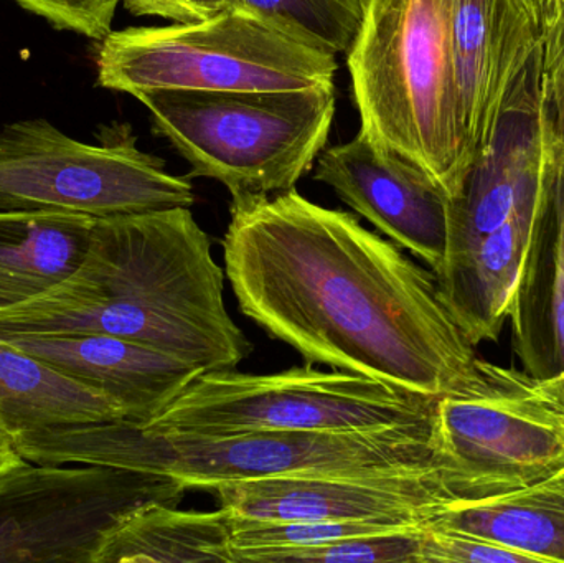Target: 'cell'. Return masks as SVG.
<instances>
[{"instance_id": "cell-4", "label": "cell", "mask_w": 564, "mask_h": 563, "mask_svg": "<svg viewBox=\"0 0 564 563\" xmlns=\"http://www.w3.org/2000/svg\"><path fill=\"white\" fill-rule=\"evenodd\" d=\"M347 65L360 131L456 197L474 154L460 116L449 0H368Z\"/></svg>"}, {"instance_id": "cell-21", "label": "cell", "mask_w": 564, "mask_h": 563, "mask_svg": "<svg viewBox=\"0 0 564 563\" xmlns=\"http://www.w3.org/2000/svg\"><path fill=\"white\" fill-rule=\"evenodd\" d=\"M231 535L234 522L225 509L151 505L109 532L95 563H235Z\"/></svg>"}, {"instance_id": "cell-16", "label": "cell", "mask_w": 564, "mask_h": 563, "mask_svg": "<svg viewBox=\"0 0 564 563\" xmlns=\"http://www.w3.org/2000/svg\"><path fill=\"white\" fill-rule=\"evenodd\" d=\"M527 372H564V154L550 174L509 316Z\"/></svg>"}, {"instance_id": "cell-25", "label": "cell", "mask_w": 564, "mask_h": 563, "mask_svg": "<svg viewBox=\"0 0 564 563\" xmlns=\"http://www.w3.org/2000/svg\"><path fill=\"white\" fill-rule=\"evenodd\" d=\"M23 9L45 19L58 30L88 39H105L111 32L116 9L121 0H13Z\"/></svg>"}, {"instance_id": "cell-28", "label": "cell", "mask_w": 564, "mask_h": 563, "mask_svg": "<svg viewBox=\"0 0 564 563\" xmlns=\"http://www.w3.org/2000/svg\"><path fill=\"white\" fill-rule=\"evenodd\" d=\"M563 3H564V0H563Z\"/></svg>"}, {"instance_id": "cell-3", "label": "cell", "mask_w": 564, "mask_h": 563, "mask_svg": "<svg viewBox=\"0 0 564 563\" xmlns=\"http://www.w3.org/2000/svg\"><path fill=\"white\" fill-rule=\"evenodd\" d=\"M36 465H98L158 473L187 489L292 476L388 475L437 468L433 420L371 432L159 433L124 422L13 435Z\"/></svg>"}, {"instance_id": "cell-23", "label": "cell", "mask_w": 564, "mask_h": 563, "mask_svg": "<svg viewBox=\"0 0 564 563\" xmlns=\"http://www.w3.org/2000/svg\"><path fill=\"white\" fill-rule=\"evenodd\" d=\"M424 526L325 544L240 552L235 563H420Z\"/></svg>"}, {"instance_id": "cell-18", "label": "cell", "mask_w": 564, "mask_h": 563, "mask_svg": "<svg viewBox=\"0 0 564 563\" xmlns=\"http://www.w3.org/2000/svg\"><path fill=\"white\" fill-rule=\"evenodd\" d=\"M426 526L489 539L536 563H564V466L506 495L447 502Z\"/></svg>"}, {"instance_id": "cell-11", "label": "cell", "mask_w": 564, "mask_h": 563, "mask_svg": "<svg viewBox=\"0 0 564 563\" xmlns=\"http://www.w3.org/2000/svg\"><path fill=\"white\" fill-rule=\"evenodd\" d=\"M449 32L460 116L476 159L507 112L542 91L545 29L532 0H449Z\"/></svg>"}, {"instance_id": "cell-24", "label": "cell", "mask_w": 564, "mask_h": 563, "mask_svg": "<svg viewBox=\"0 0 564 563\" xmlns=\"http://www.w3.org/2000/svg\"><path fill=\"white\" fill-rule=\"evenodd\" d=\"M420 563H536L516 549L467 532L424 524Z\"/></svg>"}, {"instance_id": "cell-8", "label": "cell", "mask_w": 564, "mask_h": 563, "mask_svg": "<svg viewBox=\"0 0 564 563\" xmlns=\"http://www.w3.org/2000/svg\"><path fill=\"white\" fill-rule=\"evenodd\" d=\"M434 397L360 373L307 364L276 373L207 370L158 419L159 433L371 432L431 422Z\"/></svg>"}, {"instance_id": "cell-2", "label": "cell", "mask_w": 564, "mask_h": 563, "mask_svg": "<svg viewBox=\"0 0 564 563\" xmlns=\"http://www.w3.org/2000/svg\"><path fill=\"white\" fill-rule=\"evenodd\" d=\"M225 277L191 208L98 218L78 268L0 310V334H105L205 370L235 369L253 346L225 306Z\"/></svg>"}, {"instance_id": "cell-19", "label": "cell", "mask_w": 564, "mask_h": 563, "mask_svg": "<svg viewBox=\"0 0 564 563\" xmlns=\"http://www.w3.org/2000/svg\"><path fill=\"white\" fill-rule=\"evenodd\" d=\"M96 218L0 210V310L56 286L82 263Z\"/></svg>"}, {"instance_id": "cell-20", "label": "cell", "mask_w": 564, "mask_h": 563, "mask_svg": "<svg viewBox=\"0 0 564 563\" xmlns=\"http://www.w3.org/2000/svg\"><path fill=\"white\" fill-rule=\"evenodd\" d=\"M0 420L17 435L82 423L121 422V409L105 393L0 336Z\"/></svg>"}, {"instance_id": "cell-26", "label": "cell", "mask_w": 564, "mask_h": 563, "mask_svg": "<svg viewBox=\"0 0 564 563\" xmlns=\"http://www.w3.org/2000/svg\"><path fill=\"white\" fill-rule=\"evenodd\" d=\"M135 17H159L174 23L202 22L231 9V0H121Z\"/></svg>"}, {"instance_id": "cell-9", "label": "cell", "mask_w": 564, "mask_h": 563, "mask_svg": "<svg viewBox=\"0 0 564 563\" xmlns=\"http://www.w3.org/2000/svg\"><path fill=\"white\" fill-rule=\"evenodd\" d=\"M99 144L69 138L45 119L0 129V210L55 212L109 218L195 202L191 175H175L158 155L138 148L131 126Z\"/></svg>"}, {"instance_id": "cell-6", "label": "cell", "mask_w": 564, "mask_h": 563, "mask_svg": "<svg viewBox=\"0 0 564 563\" xmlns=\"http://www.w3.org/2000/svg\"><path fill=\"white\" fill-rule=\"evenodd\" d=\"M98 85L112 91H295L334 83L325 52L248 12L225 10L202 22L111 30L96 50Z\"/></svg>"}, {"instance_id": "cell-12", "label": "cell", "mask_w": 564, "mask_h": 563, "mask_svg": "<svg viewBox=\"0 0 564 563\" xmlns=\"http://www.w3.org/2000/svg\"><path fill=\"white\" fill-rule=\"evenodd\" d=\"M231 518L424 526L454 496L440 469L388 475L292 476L212 489Z\"/></svg>"}, {"instance_id": "cell-14", "label": "cell", "mask_w": 564, "mask_h": 563, "mask_svg": "<svg viewBox=\"0 0 564 563\" xmlns=\"http://www.w3.org/2000/svg\"><path fill=\"white\" fill-rule=\"evenodd\" d=\"M563 154L564 138L543 86L535 98L507 112L489 148L474 159L459 194L451 198L446 260L502 227L542 188Z\"/></svg>"}, {"instance_id": "cell-22", "label": "cell", "mask_w": 564, "mask_h": 563, "mask_svg": "<svg viewBox=\"0 0 564 563\" xmlns=\"http://www.w3.org/2000/svg\"><path fill=\"white\" fill-rule=\"evenodd\" d=\"M368 0H231L325 52L347 53L364 22Z\"/></svg>"}, {"instance_id": "cell-15", "label": "cell", "mask_w": 564, "mask_h": 563, "mask_svg": "<svg viewBox=\"0 0 564 563\" xmlns=\"http://www.w3.org/2000/svg\"><path fill=\"white\" fill-rule=\"evenodd\" d=\"M3 337L115 400L124 422L135 426H148L207 372L171 354L105 334Z\"/></svg>"}, {"instance_id": "cell-10", "label": "cell", "mask_w": 564, "mask_h": 563, "mask_svg": "<svg viewBox=\"0 0 564 563\" xmlns=\"http://www.w3.org/2000/svg\"><path fill=\"white\" fill-rule=\"evenodd\" d=\"M185 488L158 473L25 462L0 476V563H95L112 529Z\"/></svg>"}, {"instance_id": "cell-1", "label": "cell", "mask_w": 564, "mask_h": 563, "mask_svg": "<svg viewBox=\"0 0 564 563\" xmlns=\"http://www.w3.org/2000/svg\"><path fill=\"white\" fill-rule=\"evenodd\" d=\"M230 214L221 248L238 307L305 362L434 399L473 377L477 346L436 274L355 215L295 188L235 198Z\"/></svg>"}, {"instance_id": "cell-5", "label": "cell", "mask_w": 564, "mask_h": 563, "mask_svg": "<svg viewBox=\"0 0 564 563\" xmlns=\"http://www.w3.org/2000/svg\"><path fill=\"white\" fill-rule=\"evenodd\" d=\"M135 98L155 134L191 164V177L220 182L231 201L292 191L327 144L334 83L295 91L154 89Z\"/></svg>"}, {"instance_id": "cell-27", "label": "cell", "mask_w": 564, "mask_h": 563, "mask_svg": "<svg viewBox=\"0 0 564 563\" xmlns=\"http://www.w3.org/2000/svg\"><path fill=\"white\" fill-rule=\"evenodd\" d=\"M25 462L17 450L13 433L0 420V476Z\"/></svg>"}, {"instance_id": "cell-17", "label": "cell", "mask_w": 564, "mask_h": 563, "mask_svg": "<svg viewBox=\"0 0 564 563\" xmlns=\"http://www.w3.org/2000/svg\"><path fill=\"white\" fill-rule=\"evenodd\" d=\"M549 177L502 227L480 238L463 253L447 258L436 274L444 303L476 346L496 343L509 324L513 294Z\"/></svg>"}, {"instance_id": "cell-13", "label": "cell", "mask_w": 564, "mask_h": 563, "mask_svg": "<svg viewBox=\"0 0 564 563\" xmlns=\"http://www.w3.org/2000/svg\"><path fill=\"white\" fill-rule=\"evenodd\" d=\"M314 178L394 245L440 273L449 237V197L420 169L365 132L318 155Z\"/></svg>"}, {"instance_id": "cell-7", "label": "cell", "mask_w": 564, "mask_h": 563, "mask_svg": "<svg viewBox=\"0 0 564 563\" xmlns=\"http://www.w3.org/2000/svg\"><path fill=\"white\" fill-rule=\"evenodd\" d=\"M433 448L454 501L533 485L564 466V372L477 360L473 377L436 400Z\"/></svg>"}]
</instances>
